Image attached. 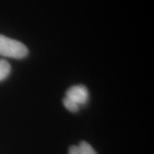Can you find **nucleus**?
Masks as SVG:
<instances>
[{
	"label": "nucleus",
	"instance_id": "nucleus-1",
	"mask_svg": "<svg viewBox=\"0 0 154 154\" xmlns=\"http://www.w3.org/2000/svg\"><path fill=\"white\" fill-rule=\"evenodd\" d=\"M28 54V47L21 41L0 34V56L22 59Z\"/></svg>",
	"mask_w": 154,
	"mask_h": 154
},
{
	"label": "nucleus",
	"instance_id": "nucleus-2",
	"mask_svg": "<svg viewBox=\"0 0 154 154\" xmlns=\"http://www.w3.org/2000/svg\"><path fill=\"white\" fill-rule=\"evenodd\" d=\"M65 97L75 102L77 105L87 104L89 98L88 88L83 85H75L69 88L66 92Z\"/></svg>",
	"mask_w": 154,
	"mask_h": 154
},
{
	"label": "nucleus",
	"instance_id": "nucleus-3",
	"mask_svg": "<svg viewBox=\"0 0 154 154\" xmlns=\"http://www.w3.org/2000/svg\"><path fill=\"white\" fill-rule=\"evenodd\" d=\"M11 64L5 59L0 58V82L5 81L11 74Z\"/></svg>",
	"mask_w": 154,
	"mask_h": 154
},
{
	"label": "nucleus",
	"instance_id": "nucleus-4",
	"mask_svg": "<svg viewBox=\"0 0 154 154\" xmlns=\"http://www.w3.org/2000/svg\"><path fill=\"white\" fill-rule=\"evenodd\" d=\"M81 154H98L93 146L86 141H81L78 145Z\"/></svg>",
	"mask_w": 154,
	"mask_h": 154
},
{
	"label": "nucleus",
	"instance_id": "nucleus-5",
	"mask_svg": "<svg viewBox=\"0 0 154 154\" xmlns=\"http://www.w3.org/2000/svg\"><path fill=\"white\" fill-rule=\"evenodd\" d=\"M63 105L67 110L71 111V112H77L79 110V105H77L75 102H73L72 100L68 99L66 97L63 98Z\"/></svg>",
	"mask_w": 154,
	"mask_h": 154
},
{
	"label": "nucleus",
	"instance_id": "nucleus-6",
	"mask_svg": "<svg viewBox=\"0 0 154 154\" xmlns=\"http://www.w3.org/2000/svg\"><path fill=\"white\" fill-rule=\"evenodd\" d=\"M69 154H81L78 146H71L69 149Z\"/></svg>",
	"mask_w": 154,
	"mask_h": 154
}]
</instances>
